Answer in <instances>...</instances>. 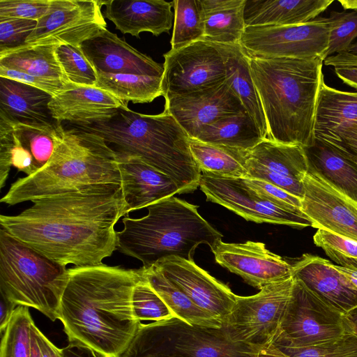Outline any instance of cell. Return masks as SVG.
<instances>
[{
    "label": "cell",
    "mask_w": 357,
    "mask_h": 357,
    "mask_svg": "<svg viewBox=\"0 0 357 357\" xmlns=\"http://www.w3.org/2000/svg\"><path fill=\"white\" fill-rule=\"evenodd\" d=\"M68 268L0 228V293L17 305L32 307L52 321L59 319Z\"/></svg>",
    "instance_id": "7"
},
{
    "label": "cell",
    "mask_w": 357,
    "mask_h": 357,
    "mask_svg": "<svg viewBox=\"0 0 357 357\" xmlns=\"http://www.w3.org/2000/svg\"><path fill=\"white\" fill-rule=\"evenodd\" d=\"M294 282L292 276L265 286L252 296L236 295L222 326L227 337L258 349L271 344L279 333Z\"/></svg>",
    "instance_id": "9"
},
{
    "label": "cell",
    "mask_w": 357,
    "mask_h": 357,
    "mask_svg": "<svg viewBox=\"0 0 357 357\" xmlns=\"http://www.w3.org/2000/svg\"><path fill=\"white\" fill-rule=\"evenodd\" d=\"M62 357H104L91 348L77 342H69L61 349Z\"/></svg>",
    "instance_id": "49"
},
{
    "label": "cell",
    "mask_w": 357,
    "mask_h": 357,
    "mask_svg": "<svg viewBox=\"0 0 357 357\" xmlns=\"http://www.w3.org/2000/svg\"><path fill=\"white\" fill-rule=\"evenodd\" d=\"M347 52L351 54L357 56V42L351 44Z\"/></svg>",
    "instance_id": "60"
},
{
    "label": "cell",
    "mask_w": 357,
    "mask_h": 357,
    "mask_svg": "<svg viewBox=\"0 0 357 357\" xmlns=\"http://www.w3.org/2000/svg\"><path fill=\"white\" fill-rule=\"evenodd\" d=\"M334 71L347 85L357 90V66L350 65L336 66Z\"/></svg>",
    "instance_id": "50"
},
{
    "label": "cell",
    "mask_w": 357,
    "mask_h": 357,
    "mask_svg": "<svg viewBox=\"0 0 357 357\" xmlns=\"http://www.w3.org/2000/svg\"><path fill=\"white\" fill-rule=\"evenodd\" d=\"M31 202L17 215H1V228L48 259L91 266L116 250L114 227L128 214L121 185L89 186Z\"/></svg>",
    "instance_id": "1"
},
{
    "label": "cell",
    "mask_w": 357,
    "mask_h": 357,
    "mask_svg": "<svg viewBox=\"0 0 357 357\" xmlns=\"http://www.w3.org/2000/svg\"><path fill=\"white\" fill-rule=\"evenodd\" d=\"M324 63L326 66H336L342 65H350L357 66V56L349 52L339 53L325 59Z\"/></svg>",
    "instance_id": "53"
},
{
    "label": "cell",
    "mask_w": 357,
    "mask_h": 357,
    "mask_svg": "<svg viewBox=\"0 0 357 357\" xmlns=\"http://www.w3.org/2000/svg\"><path fill=\"white\" fill-rule=\"evenodd\" d=\"M264 139L257 125L246 112L213 122L195 138L205 143L246 151L254 148Z\"/></svg>",
    "instance_id": "34"
},
{
    "label": "cell",
    "mask_w": 357,
    "mask_h": 357,
    "mask_svg": "<svg viewBox=\"0 0 357 357\" xmlns=\"http://www.w3.org/2000/svg\"><path fill=\"white\" fill-rule=\"evenodd\" d=\"M37 328L34 321L31 325V347L30 357H41L39 342L37 336Z\"/></svg>",
    "instance_id": "55"
},
{
    "label": "cell",
    "mask_w": 357,
    "mask_h": 357,
    "mask_svg": "<svg viewBox=\"0 0 357 357\" xmlns=\"http://www.w3.org/2000/svg\"><path fill=\"white\" fill-rule=\"evenodd\" d=\"M313 241L339 266L357 268V242L323 229H317Z\"/></svg>",
    "instance_id": "43"
},
{
    "label": "cell",
    "mask_w": 357,
    "mask_h": 357,
    "mask_svg": "<svg viewBox=\"0 0 357 357\" xmlns=\"http://www.w3.org/2000/svg\"><path fill=\"white\" fill-rule=\"evenodd\" d=\"M105 1L50 0L47 13L37 25L26 45H70L83 43L107 29L101 11Z\"/></svg>",
    "instance_id": "14"
},
{
    "label": "cell",
    "mask_w": 357,
    "mask_h": 357,
    "mask_svg": "<svg viewBox=\"0 0 357 357\" xmlns=\"http://www.w3.org/2000/svg\"><path fill=\"white\" fill-rule=\"evenodd\" d=\"M338 2L345 10L357 11V0H338Z\"/></svg>",
    "instance_id": "58"
},
{
    "label": "cell",
    "mask_w": 357,
    "mask_h": 357,
    "mask_svg": "<svg viewBox=\"0 0 357 357\" xmlns=\"http://www.w3.org/2000/svg\"><path fill=\"white\" fill-rule=\"evenodd\" d=\"M291 274L342 314L357 306V290L328 260L304 254L291 265Z\"/></svg>",
    "instance_id": "23"
},
{
    "label": "cell",
    "mask_w": 357,
    "mask_h": 357,
    "mask_svg": "<svg viewBox=\"0 0 357 357\" xmlns=\"http://www.w3.org/2000/svg\"><path fill=\"white\" fill-rule=\"evenodd\" d=\"M15 303L7 300L2 296L0 299V333L3 334L7 326L8 325L13 314L16 309Z\"/></svg>",
    "instance_id": "52"
},
{
    "label": "cell",
    "mask_w": 357,
    "mask_h": 357,
    "mask_svg": "<svg viewBox=\"0 0 357 357\" xmlns=\"http://www.w3.org/2000/svg\"><path fill=\"white\" fill-rule=\"evenodd\" d=\"M50 0H0V17L38 21L47 11Z\"/></svg>",
    "instance_id": "47"
},
{
    "label": "cell",
    "mask_w": 357,
    "mask_h": 357,
    "mask_svg": "<svg viewBox=\"0 0 357 357\" xmlns=\"http://www.w3.org/2000/svg\"><path fill=\"white\" fill-rule=\"evenodd\" d=\"M256 357H287L273 344L259 350Z\"/></svg>",
    "instance_id": "57"
},
{
    "label": "cell",
    "mask_w": 357,
    "mask_h": 357,
    "mask_svg": "<svg viewBox=\"0 0 357 357\" xmlns=\"http://www.w3.org/2000/svg\"><path fill=\"white\" fill-rule=\"evenodd\" d=\"M116 153L128 213L175 194H181L176 183L168 175L138 157Z\"/></svg>",
    "instance_id": "22"
},
{
    "label": "cell",
    "mask_w": 357,
    "mask_h": 357,
    "mask_svg": "<svg viewBox=\"0 0 357 357\" xmlns=\"http://www.w3.org/2000/svg\"><path fill=\"white\" fill-rule=\"evenodd\" d=\"M321 58L250 59L252 79L268 128L267 138L307 148L324 80Z\"/></svg>",
    "instance_id": "3"
},
{
    "label": "cell",
    "mask_w": 357,
    "mask_h": 357,
    "mask_svg": "<svg viewBox=\"0 0 357 357\" xmlns=\"http://www.w3.org/2000/svg\"><path fill=\"white\" fill-rule=\"evenodd\" d=\"M344 319L349 332L357 336V306L346 312Z\"/></svg>",
    "instance_id": "56"
},
{
    "label": "cell",
    "mask_w": 357,
    "mask_h": 357,
    "mask_svg": "<svg viewBox=\"0 0 357 357\" xmlns=\"http://www.w3.org/2000/svg\"><path fill=\"white\" fill-rule=\"evenodd\" d=\"M272 344L287 357H357V336L352 333L309 346H293L278 338Z\"/></svg>",
    "instance_id": "39"
},
{
    "label": "cell",
    "mask_w": 357,
    "mask_h": 357,
    "mask_svg": "<svg viewBox=\"0 0 357 357\" xmlns=\"http://www.w3.org/2000/svg\"><path fill=\"white\" fill-rule=\"evenodd\" d=\"M140 271L141 275L132 294V306L136 318L140 321H158L174 317L163 300L150 285L142 268Z\"/></svg>",
    "instance_id": "41"
},
{
    "label": "cell",
    "mask_w": 357,
    "mask_h": 357,
    "mask_svg": "<svg viewBox=\"0 0 357 357\" xmlns=\"http://www.w3.org/2000/svg\"><path fill=\"white\" fill-rule=\"evenodd\" d=\"M126 105L128 103L99 88L75 85L53 96L49 107L57 122L66 121L84 126L107 119Z\"/></svg>",
    "instance_id": "24"
},
{
    "label": "cell",
    "mask_w": 357,
    "mask_h": 357,
    "mask_svg": "<svg viewBox=\"0 0 357 357\" xmlns=\"http://www.w3.org/2000/svg\"><path fill=\"white\" fill-rule=\"evenodd\" d=\"M61 123H14L0 117V188L11 167L31 176L44 167L61 142Z\"/></svg>",
    "instance_id": "12"
},
{
    "label": "cell",
    "mask_w": 357,
    "mask_h": 357,
    "mask_svg": "<svg viewBox=\"0 0 357 357\" xmlns=\"http://www.w3.org/2000/svg\"><path fill=\"white\" fill-rule=\"evenodd\" d=\"M357 121V92L340 91L323 81L316 109L314 137Z\"/></svg>",
    "instance_id": "35"
},
{
    "label": "cell",
    "mask_w": 357,
    "mask_h": 357,
    "mask_svg": "<svg viewBox=\"0 0 357 357\" xmlns=\"http://www.w3.org/2000/svg\"><path fill=\"white\" fill-rule=\"evenodd\" d=\"M335 268L342 273L357 290V268L335 265Z\"/></svg>",
    "instance_id": "54"
},
{
    "label": "cell",
    "mask_w": 357,
    "mask_h": 357,
    "mask_svg": "<svg viewBox=\"0 0 357 357\" xmlns=\"http://www.w3.org/2000/svg\"><path fill=\"white\" fill-rule=\"evenodd\" d=\"M122 357H160V356L145 355V354H134V353H131V352L126 351L124 352V354H123Z\"/></svg>",
    "instance_id": "59"
},
{
    "label": "cell",
    "mask_w": 357,
    "mask_h": 357,
    "mask_svg": "<svg viewBox=\"0 0 357 357\" xmlns=\"http://www.w3.org/2000/svg\"><path fill=\"white\" fill-rule=\"evenodd\" d=\"M56 54L70 84L87 87L96 86L98 82V73L81 47L70 45H58Z\"/></svg>",
    "instance_id": "40"
},
{
    "label": "cell",
    "mask_w": 357,
    "mask_h": 357,
    "mask_svg": "<svg viewBox=\"0 0 357 357\" xmlns=\"http://www.w3.org/2000/svg\"><path fill=\"white\" fill-rule=\"evenodd\" d=\"M105 184L121 185L116 152L101 137L73 127L65 129L47 165L13 182L1 202L13 206Z\"/></svg>",
    "instance_id": "5"
},
{
    "label": "cell",
    "mask_w": 357,
    "mask_h": 357,
    "mask_svg": "<svg viewBox=\"0 0 357 357\" xmlns=\"http://www.w3.org/2000/svg\"><path fill=\"white\" fill-rule=\"evenodd\" d=\"M52 96L33 86L0 77V117L14 123L57 122L49 105Z\"/></svg>",
    "instance_id": "26"
},
{
    "label": "cell",
    "mask_w": 357,
    "mask_h": 357,
    "mask_svg": "<svg viewBox=\"0 0 357 357\" xmlns=\"http://www.w3.org/2000/svg\"><path fill=\"white\" fill-rule=\"evenodd\" d=\"M247 177L279 187L303 199V179L308 172L305 148L265 138L248 151Z\"/></svg>",
    "instance_id": "16"
},
{
    "label": "cell",
    "mask_w": 357,
    "mask_h": 357,
    "mask_svg": "<svg viewBox=\"0 0 357 357\" xmlns=\"http://www.w3.org/2000/svg\"><path fill=\"white\" fill-rule=\"evenodd\" d=\"M174 24L171 50H175L203 40L204 23L199 0H174Z\"/></svg>",
    "instance_id": "37"
},
{
    "label": "cell",
    "mask_w": 357,
    "mask_h": 357,
    "mask_svg": "<svg viewBox=\"0 0 357 357\" xmlns=\"http://www.w3.org/2000/svg\"><path fill=\"white\" fill-rule=\"evenodd\" d=\"M302 212L312 227L357 242V202L307 172L303 179Z\"/></svg>",
    "instance_id": "20"
},
{
    "label": "cell",
    "mask_w": 357,
    "mask_h": 357,
    "mask_svg": "<svg viewBox=\"0 0 357 357\" xmlns=\"http://www.w3.org/2000/svg\"><path fill=\"white\" fill-rule=\"evenodd\" d=\"M291 295L275 338L296 347L314 345L349 333L344 314L295 278Z\"/></svg>",
    "instance_id": "11"
},
{
    "label": "cell",
    "mask_w": 357,
    "mask_h": 357,
    "mask_svg": "<svg viewBox=\"0 0 357 357\" xmlns=\"http://www.w3.org/2000/svg\"><path fill=\"white\" fill-rule=\"evenodd\" d=\"M328 17L287 26H257L245 28L239 44L250 59L321 58L328 47Z\"/></svg>",
    "instance_id": "10"
},
{
    "label": "cell",
    "mask_w": 357,
    "mask_h": 357,
    "mask_svg": "<svg viewBox=\"0 0 357 357\" xmlns=\"http://www.w3.org/2000/svg\"><path fill=\"white\" fill-rule=\"evenodd\" d=\"M74 127L101 137L112 149L136 156L171 177L181 194L195 191L202 172L189 146L190 137L167 110L143 114L120 107L110 118Z\"/></svg>",
    "instance_id": "4"
},
{
    "label": "cell",
    "mask_w": 357,
    "mask_h": 357,
    "mask_svg": "<svg viewBox=\"0 0 357 357\" xmlns=\"http://www.w3.org/2000/svg\"><path fill=\"white\" fill-rule=\"evenodd\" d=\"M0 77L9 78L10 79L33 86L47 92L52 96L75 86L74 84H66L56 80L35 77L24 73L2 67H0Z\"/></svg>",
    "instance_id": "48"
},
{
    "label": "cell",
    "mask_w": 357,
    "mask_h": 357,
    "mask_svg": "<svg viewBox=\"0 0 357 357\" xmlns=\"http://www.w3.org/2000/svg\"><path fill=\"white\" fill-rule=\"evenodd\" d=\"M142 269L151 287L163 300L174 317L191 325L222 328L220 321L196 305L155 266L147 268L142 267Z\"/></svg>",
    "instance_id": "33"
},
{
    "label": "cell",
    "mask_w": 357,
    "mask_h": 357,
    "mask_svg": "<svg viewBox=\"0 0 357 357\" xmlns=\"http://www.w3.org/2000/svg\"><path fill=\"white\" fill-rule=\"evenodd\" d=\"M333 2V0H246L245 26L304 24L318 17Z\"/></svg>",
    "instance_id": "27"
},
{
    "label": "cell",
    "mask_w": 357,
    "mask_h": 357,
    "mask_svg": "<svg viewBox=\"0 0 357 357\" xmlns=\"http://www.w3.org/2000/svg\"><path fill=\"white\" fill-rule=\"evenodd\" d=\"M37 336L41 357H62L61 349L56 347L38 328Z\"/></svg>",
    "instance_id": "51"
},
{
    "label": "cell",
    "mask_w": 357,
    "mask_h": 357,
    "mask_svg": "<svg viewBox=\"0 0 357 357\" xmlns=\"http://www.w3.org/2000/svg\"><path fill=\"white\" fill-rule=\"evenodd\" d=\"M161 85L162 77L98 73L95 87L114 95L126 103H147L162 96Z\"/></svg>",
    "instance_id": "36"
},
{
    "label": "cell",
    "mask_w": 357,
    "mask_h": 357,
    "mask_svg": "<svg viewBox=\"0 0 357 357\" xmlns=\"http://www.w3.org/2000/svg\"><path fill=\"white\" fill-rule=\"evenodd\" d=\"M29 307L18 305L1 335L0 357H30L31 325Z\"/></svg>",
    "instance_id": "38"
},
{
    "label": "cell",
    "mask_w": 357,
    "mask_h": 357,
    "mask_svg": "<svg viewBox=\"0 0 357 357\" xmlns=\"http://www.w3.org/2000/svg\"><path fill=\"white\" fill-rule=\"evenodd\" d=\"M55 45H25L0 52V67L72 84L58 61Z\"/></svg>",
    "instance_id": "31"
},
{
    "label": "cell",
    "mask_w": 357,
    "mask_h": 357,
    "mask_svg": "<svg viewBox=\"0 0 357 357\" xmlns=\"http://www.w3.org/2000/svg\"><path fill=\"white\" fill-rule=\"evenodd\" d=\"M211 251L218 264L259 290L292 277L291 265L261 242L234 243L220 240Z\"/></svg>",
    "instance_id": "19"
},
{
    "label": "cell",
    "mask_w": 357,
    "mask_h": 357,
    "mask_svg": "<svg viewBox=\"0 0 357 357\" xmlns=\"http://www.w3.org/2000/svg\"><path fill=\"white\" fill-rule=\"evenodd\" d=\"M246 0H199L204 23L203 40L216 44L239 43L245 26Z\"/></svg>",
    "instance_id": "30"
},
{
    "label": "cell",
    "mask_w": 357,
    "mask_h": 357,
    "mask_svg": "<svg viewBox=\"0 0 357 357\" xmlns=\"http://www.w3.org/2000/svg\"><path fill=\"white\" fill-rule=\"evenodd\" d=\"M162 93L165 99L190 93L225 79L226 68L220 44L197 40L164 54Z\"/></svg>",
    "instance_id": "13"
},
{
    "label": "cell",
    "mask_w": 357,
    "mask_h": 357,
    "mask_svg": "<svg viewBox=\"0 0 357 357\" xmlns=\"http://www.w3.org/2000/svg\"><path fill=\"white\" fill-rule=\"evenodd\" d=\"M329 22L328 47L326 58L347 52L352 41L357 37V11H331Z\"/></svg>",
    "instance_id": "42"
},
{
    "label": "cell",
    "mask_w": 357,
    "mask_h": 357,
    "mask_svg": "<svg viewBox=\"0 0 357 357\" xmlns=\"http://www.w3.org/2000/svg\"><path fill=\"white\" fill-rule=\"evenodd\" d=\"M203 311L224 324L236 303V295L194 261L169 257L154 265Z\"/></svg>",
    "instance_id": "18"
},
{
    "label": "cell",
    "mask_w": 357,
    "mask_h": 357,
    "mask_svg": "<svg viewBox=\"0 0 357 357\" xmlns=\"http://www.w3.org/2000/svg\"><path fill=\"white\" fill-rule=\"evenodd\" d=\"M97 73L162 77L163 64L153 61L107 29L81 45Z\"/></svg>",
    "instance_id": "21"
},
{
    "label": "cell",
    "mask_w": 357,
    "mask_h": 357,
    "mask_svg": "<svg viewBox=\"0 0 357 357\" xmlns=\"http://www.w3.org/2000/svg\"><path fill=\"white\" fill-rule=\"evenodd\" d=\"M220 45L225 57L227 84L255 121L264 138H267L266 121L252 79L250 58L244 53L239 43Z\"/></svg>",
    "instance_id": "28"
},
{
    "label": "cell",
    "mask_w": 357,
    "mask_h": 357,
    "mask_svg": "<svg viewBox=\"0 0 357 357\" xmlns=\"http://www.w3.org/2000/svg\"><path fill=\"white\" fill-rule=\"evenodd\" d=\"M144 217L122 219L116 231V250L139 260L147 268L169 257L193 261L200 244L211 250L222 234L198 212V206L176 197L161 199L146 207Z\"/></svg>",
    "instance_id": "6"
},
{
    "label": "cell",
    "mask_w": 357,
    "mask_h": 357,
    "mask_svg": "<svg viewBox=\"0 0 357 357\" xmlns=\"http://www.w3.org/2000/svg\"><path fill=\"white\" fill-rule=\"evenodd\" d=\"M259 349L230 340L222 328L176 317L141 323L126 351L160 357H256Z\"/></svg>",
    "instance_id": "8"
},
{
    "label": "cell",
    "mask_w": 357,
    "mask_h": 357,
    "mask_svg": "<svg viewBox=\"0 0 357 357\" xmlns=\"http://www.w3.org/2000/svg\"><path fill=\"white\" fill-rule=\"evenodd\" d=\"M36 25V20L0 17V52L25 45Z\"/></svg>",
    "instance_id": "44"
},
{
    "label": "cell",
    "mask_w": 357,
    "mask_h": 357,
    "mask_svg": "<svg viewBox=\"0 0 357 357\" xmlns=\"http://www.w3.org/2000/svg\"><path fill=\"white\" fill-rule=\"evenodd\" d=\"M192 156L203 174L221 178H246L248 151L190 139Z\"/></svg>",
    "instance_id": "32"
},
{
    "label": "cell",
    "mask_w": 357,
    "mask_h": 357,
    "mask_svg": "<svg viewBox=\"0 0 357 357\" xmlns=\"http://www.w3.org/2000/svg\"><path fill=\"white\" fill-rule=\"evenodd\" d=\"M243 181L258 195L275 205L291 212L303 213L302 199L266 181L243 178Z\"/></svg>",
    "instance_id": "46"
},
{
    "label": "cell",
    "mask_w": 357,
    "mask_h": 357,
    "mask_svg": "<svg viewBox=\"0 0 357 357\" xmlns=\"http://www.w3.org/2000/svg\"><path fill=\"white\" fill-rule=\"evenodd\" d=\"M357 166V121L316 137Z\"/></svg>",
    "instance_id": "45"
},
{
    "label": "cell",
    "mask_w": 357,
    "mask_h": 357,
    "mask_svg": "<svg viewBox=\"0 0 357 357\" xmlns=\"http://www.w3.org/2000/svg\"><path fill=\"white\" fill-rule=\"evenodd\" d=\"M104 16L123 34L139 38L142 32L155 36L169 33L174 17L172 2L164 0L105 1Z\"/></svg>",
    "instance_id": "25"
},
{
    "label": "cell",
    "mask_w": 357,
    "mask_h": 357,
    "mask_svg": "<svg viewBox=\"0 0 357 357\" xmlns=\"http://www.w3.org/2000/svg\"><path fill=\"white\" fill-rule=\"evenodd\" d=\"M308 173L357 202V166L324 142L315 139L305 148Z\"/></svg>",
    "instance_id": "29"
},
{
    "label": "cell",
    "mask_w": 357,
    "mask_h": 357,
    "mask_svg": "<svg viewBox=\"0 0 357 357\" xmlns=\"http://www.w3.org/2000/svg\"><path fill=\"white\" fill-rule=\"evenodd\" d=\"M199 187L207 201L222 205L246 220L296 228L312 227L305 215L275 205L246 185L243 178H221L202 174Z\"/></svg>",
    "instance_id": "15"
},
{
    "label": "cell",
    "mask_w": 357,
    "mask_h": 357,
    "mask_svg": "<svg viewBox=\"0 0 357 357\" xmlns=\"http://www.w3.org/2000/svg\"><path fill=\"white\" fill-rule=\"evenodd\" d=\"M140 268L103 263L68 268L59 319L69 342L84 344L104 357H122L142 323L132 294Z\"/></svg>",
    "instance_id": "2"
},
{
    "label": "cell",
    "mask_w": 357,
    "mask_h": 357,
    "mask_svg": "<svg viewBox=\"0 0 357 357\" xmlns=\"http://www.w3.org/2000/svg\"><path fill=\"white\" fill-rule=\"evenodd\" d=\"M164 109L191 139L197 138L207 126L218 119L246 112L226 79L199 91L167 98Z\"/></svg>",
    "instance_id": "17"
}]
</instances>
